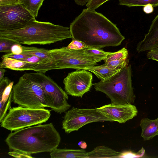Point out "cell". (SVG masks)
Wrapping results in <instances>:
<instances>
[{
	"instance_id": "cell-1",
	"label": "cell",
	"mask_w": 158,
	"mask_h": 158,
	"mask_svg": "<svg viewBox=\"0 0 158 158\" xmlns=\"http://www.w3.org/2000/svg\"><path fill=\"white\" fill-rule=\"evenodd\" d=\"M69 30L72 40L98 49L119 46L125 39L115 24L101 13L88 8L70 23Z\"/></svg>"
},
{
	"instance_id": "cell-2",
	"label": "cell",
	"mask_w": 158,
	"mask_h": 158,
	"mask_svg": "<svg viewBox=\"0 0 158 158\" xmlns=\"http://www.w3.org/2000/svg\"><path fill=\"white\" fill-rule=\"evenodd\" d=\"M60 141V135L52 123L15 131L5 140L10 149L30 154L50 152L57 148Z\"/></svg>"
},
{
	"instance_id": "cell-3",
	"label": "cell",
	"mask_w": 158,
	"mask_h": 158,
	"mask_svg": "<svg viewBox=\"0 0 158 158\" xmlns=\"http://www.w3.org/2000/svg\"><path fill=\"white\" fill-rule=\"evenodd\" d=\"M0 36L28 45L49 44L72 38L69 27L39 21L35 18L22 28L0 31Z\"/></svg>"
},
{
	"instance_id": "cell-4",
	"label": "cell",
	"mask_w": 158,
	"mask_h": 158,
	"mask_svg": "<svg viewBox=\"0 0 158 158\" xmlns=\"http://www.w3.org/2000/svg\"><path fill=\"white\" fill-rule=\"evenodd\" d=\"M96 91L105 94L111 103L133 104L135 96L132 85L131 66H127L108 79L92 84Z\"/></svg>"
},
{
	"instance_id": "cell-5",
	"label": "cell",
	"mask_w": 158,
	"mask_h": 158,
	"mask_svg": "<svg viewBox=\"0 0 158 158\" xmlns=\"http://www.w3.org/2000/svg\"><path fill=\"white\" fill-rule=\"evenodd\" d=\"M51 111L42 108L10 107L1 123V127L12 131L41 124L49 118Z\"/></svg>"
},
{
	"instance_id": "cell-6",
	"label": "cell",
	"mask_w": 158,
	"mask_h": 158,
	"mask_svg": "<svg viewBox=\"0 0 158 158\" xmlns=\"http://www.w3.org/2000/svg\"><path fill=\"white\" fill-rule=\"evenodd\" d=\"M12 102L19 106L32 108L47 107L42 87L26 73L13 85Z\"/></svg>"
},
{
	"instance_id": "cell-7",
	"label": "cell",
	"mask_w": 158,
	"mask_h": 158,
	"mask_svg": "<svg viewBox=\"0 0 158 158\" xmlns=\"http://www.w3.org/2000/svg\"><path fill=\"white\" fill-rule=\"evenodd\" d=\"M27 74L43 88L47 107L60 114L71 106L67 102L68 94L50 77L38 72Z\"/></svg>"
},
{
	"instance_id": "cell-8",
	"label": "cell",
	"mask_w": 158,
	"mask_h": 158,
	"mask_svg": "<svg viewBox=\"0 0 158 158\" xmlns=\"http://www.w3.org/2000/svg\"><path fill=\"white\" fill-rule=\"evenodd\" d=\"M48 51L56 61L57 69H82L98 65V60L85 53L83 48L75 50L64 47Z\"/></svg>"
},
{
	"instance_id": "cell-9",
	"label": "cell",
	"mask_w": 158,
	"mask_h": 158,
	"mask_svg": "<svg viewBox=\"0 0 158 158\" xmlns=\"http://www.w3.org/2000/svg\"><path fill=\"white\" fill-rule=\"evenodd\" d=\"M112 122L98 112L97 108L80 109L73 107L65 112L62 128L69 134L77 131L84 125L95 122Z\"/></svg>"
},
{
	"instance_id": "cell-10",
	"label": "cell",
	"mask_w": 158,
	"mask_h": 158,
	"mask_svg": "<svg viewBox=\"0 0 158 158\" xmlns=\"http://www.w3.org/2000/svg\"><path fill=\"white\" fill-rule=\"evenodd\" d=\"M34 18L21 3L0 6V31L22 28Z\"/></svg>"
},
{
	"instance_id": "cell-11",
	"label": "cell",
	"mask_w": 158,
	"mask_h": 158,
	"mask_svg": "<svg viewBox=\"0 0 158 158\" xmlns=\"http://www.w3.org/2000/svg\"><path fill=\"white\" fill-rule=\"evenodd\" d=\"M92 81V74L88 70L77 69L69 73L64 79L65 91L68 95L82 98L90 91Z\"/></svg>"
},
{
	"instance_id": "cell-12",
	"label": "cell",
	"mask_w": 158,
	"mask_h": 158,
	"mask_svg": "<svg viewBox=\"0 0 158 158\" xmlns=\"http://www.w3.org/2000/svg\"><path fill=\"white\" fill-rule=\"evenodd\" d=\"M96 108L98 112L112 122H117L120 123H125L133 119L137 116L138 112L135 105L127 103H111Z\"/></svg>"
},
{
	"instance_id": "cell-13",
	"label": "cell",
	"mask_w": 158,
	"mask_h": 158,
	"mask_svg": "<svg viewBox=\"0 0 158 158\" xmlns=\"http://www.w3.org/2000/svg\"><path fill=\"white\" fill-rule=\"evenodd\" d=\"M14 81L3 77L0 81V122L1 123L10 107L12 101V89Z\"/></svg>"
},
{
	"instance_id": "cell-14",
	"label": "cell",
	"mask_w": 158,
	"mask_h": 158,
	"mask_svg": "<svg viewBox=\"0 0 158 158\" xmlns=\"http://www.w3.org/2000/svg\"><path fill=\"white\" fill-rule=\"evenodd\" d=\"M157 48H158V14L152 21L148 32L143 39L138 43L136 49L138 52H141Z\"/></svg>"
},
{
	"instance_id": "cell-15",
	"label": "cell",
	"mask_w": 158,
	"mask_h": 158,
	"mask_svg": "<svg viewBox=\"0 0 158 158\" xmlns=\"http://www.w3.org/2000/svg\"><path fill=\"white\" fill-rule=\"evenodd\" d=\"M0 63V68L9 69L19 71L32 70L38 64L9 58L3 55Z\"/></svg>"
},
{
	"instance_id": "cell-16",
	"label": "cell",
	"mask_w": 158,
	"mask_h": 158,
	"mask_svg": "<svg viewBox=\"0 0 158 158\" xmlns=\"http://www.w3.org/2000/svg\"><path fill=\"white\" fill-rule=\"evenodd\" d=\"M139 126L141 128V136L143 140H151L156 136L158 131V118L155 119L143 118L140 121Z\"/></svg>"
},
{
	"instance_id": "cell-17",
	"label": "cell",
	"mask_w": 158,
	"mask_h": 158,
	"mask_svg": "<svg viewBox=\"0 0 158 158\" xmlns=\"http://www.w3.org/2000/svg\"><path fill=\"white\" fill-rule=\"evenodd\" d=\"M123 152L116 151L104 145L98 146L87 153L86 158H122Z\"/></svg>"
},
{
	"instance_id": "cell-18",
	"label": "cell",
	"mask_w": 158,
	"mask_h": 158,
	"mask_svg": "<svg viewBox=\"0 0 158 158\" xmlns=\"http://www.w3.org/2000/svg\"><path fill=\"white\" fill-rule=\"evenodd\" d=\"M87 153L84 149L56 148L50 155L51 158H86Z\"/></svg>"
},
{
	"instance_id": "cell-19",
	"label": "cell",
	"mask_w": 158,
	"mask_h": 158,
	"mask_svg": "<svg viewBox=\"0 0 158 158\" xmlns=\"http://www.w3.org/2000/svg\"><path fill=\"white\" fill-rule=\"evenodd\" d=\"M23 53L34 55L46 60L57 66L55 59L52 56L48 50L35 47L22 46Z\"/></svg>"
},
{
	"instance_id": "cell-20",
	"label": "cell",
	"mask_w": 158,
	"mask_h": 158,
	"mask_svg": "<svg viewBox=\"0 0 158 158\" xmlns=\"http://www.w3.org/2000/svg\"><path fill=\"white\" fill-rule=\"evenodd\" d=\"M94 73L101 81L104 80L112 76L121 69H112L103 64L84 69Z\"/></svg>"
},
{
	"instance_id": "cell-21",
	"label": "cell",
	"mask_w": 158,
	"mask_h": 158,
	"mask_svg": "<svg viewBox=\"0 0 158 158\" xmlns=\"http://www.w3.org/2000/svg\"><path fill=\"white\" fill-rule=\"evenodd\" d=\"M23 5L35 18L38 17V11L44 0H20Z\"/></svg>"
},
{
	"instance_id": "cell-22",
	"label": "cell",
	"mask_w": 158,
	"mask_h": 158,
	"mask_svg": "<svg viewBox=\"0 0 158 158\" xmlns=\"http://www.w3.org/2000/svg\"><path fill=\"white\" fill-rule=\"evenodd\" d=\"M119 4L129 7L135 6H145L148 4L153 7L158 6V0H118Z\"/></svg>"
},
{
	"instance_id": "cell-23",
	"label": "cell",
	"mask_w": 158,
	"mask_h": 158,
	"mask_svg": "<svg viewBox=\"0 0 158 158\" xmlns=\"http://www.w3.org/2000/svg\"><path fill=\"white\" fill-rule=\"evenodd\" d=\"M83 49L85 53L94 58L98 62L106 59L110 53L104 51L101 49L88 46H86Z\"/></svg>"
},
{
	"instance_id": "cell-24",
	"label": "cell",
	"mask_w": 158,
	"mask_h": 158,
	"mask_svg": "<svg viewBox=\"0 0 158 158\" xmlns=\"http://www.w3.org/2000/svg\"><path fill=\"white\" fill-rule=\"evenodd\" d=\"M128 56V51L125 48H123L118 51L110 52L107 57L104 60L105 63L109 61L127 60Z\"/></svg>"
},
{
	"instance_id": "cell-25",
	"label": "cell",
	"mask_w": 158,
	"mask_h": 158,
	"mask_svg": "<svg viewBox=\"0 0 158 158\" xmlns=\"http://www.w3.org/2000/svg\"><path fill=\"white\" fill-rule=\"evenodd\" d=\"M16 44L20 43L15 40L0 36V52H11V47Z\"/></svg>"
},
{
	"instance_id": "cell-26",
	"label": "cell",
	"mask_w": 158,
	"mask_h": 158,
	"mask_svg": "<svg viewBox=\"0 0 158 158\" xmlns=\"http://www.w3.org/2000/svg\"><path fill=\"white\" fill-rule=\"evenodd\" d=\"M103 64L112 69H122L127 66L128 63L127 60H126L111 61Z\"/></svg>"
},
{
	"instance_id": "cell-27",
	"label": "cell",
	"mask_w": 158,
	"mask_h": 158,
	"mask_svg": "<svg viewBox=\"0 0 158 158\" xmlns=\"http://www.w3.org/2000/svg\"><path fill=\"white\" fill-rule=\"evenodd\" d=\"M145 150L142 148L136 153L132 152L131 151H127L123 152L122 158H139L143 157L145 154Z\"/></svg>"
},
{
	"instance_id": "cell-28",
	"label": "cell",
	"mask_w": 158,
	"mask_h": 158,
	"mask_svg": "<svg viewBox=\"0 0 158 158\" xmlns=\"http://www.w3.org/2000/svg\"><path fill=\"white\" fill-rule=\"evenodd\" d=\"M109 0H89L86 4L88 8L95 10Z\"/></svg>"
},
{
	"instance_id": "cell-29",
	"label": "cell",
	"mask_w": 158,
	"mask_h": 158,
	"mask_svg": "<svg viewBox=\"0 0 158 158\" xmlns=\"http://www.w3.org/2000/svg\"><path fill=\"white\" fill-rule=\"evenodd\" d=\"M86 46L83 42L76 40H72V42L66 47L67 48L72 49H81Z\"/></svg>"
},
{
	"instance_id": "cell-30",
	"label": "cell",
	"mask_w": 158,
	"mask_h": 158,
	"mask_svg": "<svg viewBox=\"0 0 158 158\" xmlns=\"http://www.w3.org/2000/svg\"><path fill=\"white\" fill-rule=\"evenodd\" d=\"M3 56L9 58L20 60L29 57L32 55L23 53L20 54H15L11 52H9L5 54Z\"/></svg>"
},
{
	"instance_id": "cell-31",
	"label": "cell",
	"mask_w": 158,
	"mask_h": 158,
	"mask_svg": "<svg viewBox=\"0 0 158 158\" xmlns=\"http://www.w3.org/2000/svg\"><path fill=\"white\" fill-rule=\"evenodd\" d=\"M8 154L15 158H33L31 154H27L23 152L13 151L9 152Z\"/></svg>"
},
{
	"instance_id": "cell-32",
	"label": "cell",
	"mask_w": 158,
	"mask_h": 158,
	"mask_svg": "<svg viewBox=\"0 0 158 158\" xmlns=\"http://www.w3.org/2000/svg\"><path fill=\"white\" fill-rule=\"evenodd\" d=\"M147 56L148 59L158 61V48L153 49L148 51Z\"/></svg>"
},
{
	"instance_id": "cell-33",
	"label": "cell",
	"mask_w": 158,
	"mask_h": 158,
	"mask_svg": "<svg viewBox=\"0 0 158 158\" xmlns=\"http://www.w3.org/2000/svg\"><path fill=\"white\" fill-rule=\"evenodd\" d=\"M22 45L20 44H16L11 47V52L15 54H20L23 53Z\"/></svg>"
},
{
	"instance_id": "cell-34",
	"label": "cell",
	"mask_w": 158,
	"mask_h": 158,
	"mask_svg": "<svg viewBox=\"0 0 158 158\" xmlns=\"http://www.w3.org/2000/svg\"><path fill=\"white\" fill-rule=\"evenodd\" d=\"M20 3V0H0V6L11 5Z\"/></svg>"
},
{
	"instance_id": "cell-35",
	"label": "cell",
	"mask_w": 158,
	"mask_h": 158,
	"mask_svg": "<svg viewBox=\"0 0 158 158\" xmlns=\"http://www.w3.org/2000/svg\"><path fill=\"white\" fill-rule=\"evenodd\" d=\"M143 10L146 14L151 13L153 11V6L150 4H148L144 6Z\"/></svg>"
},
{
	"instance_id": "cell-36",
	"label": "cell",
	"mask_w": 158,
	"mask_h": 158,
	"mask_svg": "<svg viewBox=\"0 0 158 158\" xmlns=\"http://www.w3.org/2000/svg\"><path fill=\"white\" fill-rule=\"evenodd\" d=\"M75 3L78 5L84 6L89 0H74Z\"/></svg>"
},
{
	"instance_id": "cell-37",
	"label": "cell",
	"mask_w": 158,
	"mask_h": 158,
	"mask_svg": "<svg viewBox=\"0 0 158 158\" xmlns=\"http://www.w3.org/2000/svg\"><path fill=\"white\" fill-rule=\"evenodd\" d=\"M5 71V68H0V81L4 77Z\"/></svg>"
},
{
	"instance_id": "cell-38",
	"label": "cell",
	"mask_w": 158,
	"mask_h": 158,
	"mask_svg": "<svg viewBox=\"0 0 158 158\" xmlns=\"http://www.w3.org/2000/svg\"><path fill=\"white\" fill-rule=\"evenodd\" d=\"M78 145L81 148H86L87 147V145L86 143L83 141L80 142Z\"/></svg>"
},
{
	"instance_id": "cell-39",
	"label": "cell",
	"mask_w": 158,
	"mask_h": 158,
	"mask_svg": "<svg viewBox=\"0 0 158 158\" xmlns=\"http://www.w3.org/2000/svg\"><path fill=\"white\" fill-rule=\"evenodd\" d=\"M156 135H158V131L156 134Z\"/></svg>"
}]
</instances>
